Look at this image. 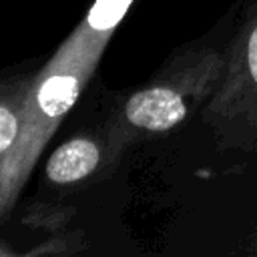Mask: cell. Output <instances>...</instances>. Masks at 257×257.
I'll return each instance as SVG.
<instances>
[{
	"mask_svg": "<svg viewBox=\"0 0 257 257\" xmlns=\"http://www.w3.org/2000/svg\"><path fill=\"white\" fill-rule=\"evenodd\" d=\"M126 118L147 131H167L187 114L183 98L169 88H147L133 94L124 106Z\"/></svg>",
	"mask_w": 257,
	"mask_h": 257,
	"instance_id": "1",
	"label": "cell"
},
{
	"mask_svg": "<svg viewBox=\"0 0 257 257\" xmlns=\"http://www.w3.org/2000/svg\"><path fill=\"white\" fill-rule=\"evenodd\" d=\"M98 163V149L94 143L74 139L60 145L46 163V175L54 183H74L94 171Z\"/></svg>",
	"mask_w": 257,
	"mask_h": 257,
	"instance_id": "2",
	"label": "cell"
},
{
	"mask_svg": "<svg viewBox=\"0 0 257 257\" xmlns=\"http://www.w3.org/2000/svg\"><path fill=\"white\" fill-rule=\"evenodd\" d=\"M78 96V78L70 74H56L38 88V106L46 116L64 114Z\"/></svg>",
	"mask_w": 257,
	"mask_h": 257,
	"instance_id": "3",
	"label": "cell"
},
{
	"mask_svg": "<svg viewBox=\"0 0 257 257\" xmlns=\"http://www.w3.org/2000/svg\"><path fill=\"white\" fill-rule=\"evenodd\" d=\"M131 2L133 0H98L88 14V24L98 32L112 28L124 16Z\"/></svg>",
	"mask_w": 257,
	"mask_h": 257,
	"instance_id": "4",
	"label": "cell"
},
{
	"mask_svg": "<svg viewBox=\"0 0 257 257\" xmlns=\"http://www.w3.org/2000/svg\"><path fill=\"white\" fill-rule=\"evenodd\" d=\"M18 133V122L16 116L10 112V108L2 106L0 108V151L6 155V151L10 149L12 141L16 139Z\"/></svg>",
	"mask_w": 257,
	"mask_h": 257,
	"instance_id": "5",
	"label": "cell"
},
{
	"mask_svg": "<svg viewBox=\"0 0 257 257\" xmlns=\"http://www.w3.org/2000/svg\"><path fill=\"white\" fill-rule=\"evenodd\" d=\"M247 58H249V70H251V76H253V80L257 82V26H255V30L251 32V38H249Z\"/></svg>",
	"mask_w": 257,
	"mask_h": 257,
	"instance_id": "6",
	"label": "cell"
}]
</instances>
